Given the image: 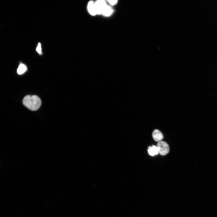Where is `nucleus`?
Segmentation results:
<instances>
[{
	"mask_svg": "<svg viewBox=\"0 0 217 217\" xmlns=\"http://www.w3.org/2000/svg\"><path fill=\"white\" fill-rule=\"evenodd\" d=\"M22 102L25 107L32 111L38 110L40 107L41 103L40 99L36 95L26 96L23 99Z\"/></svg>",
	"mask_w": 217,
	"mask_h": 217,
	"instance_id": "nucleus-1",
	"label": "nucleus"
},
{
	"mask_svg": "<svg viewBox=\"0 0 217 217\" xmlns=\"http://www.w3.org/2000/svg\"><path fill=\"white\" fill-rule=\"evenodd\" d=\"M157 147L159 154L162 156L167 155L170 151L169 145L166 142L162 141L158 142L157 144Z\"/></svg>",
	"mask_w": 217,
	"mask_h": 217,
	"instance_id": "nucleus-2",
	"label": "nucleus"
},
{
	"mask_svg": "<svg viewBox=\"0 0 217 217\" xmlns=\"http://www.w3.org/2000/svg\"><path fill=\"white\" fill-rule=\"evenodd\" d=\"M94 4L97 14H102L104 9L107 6L105 1H98Z\"/></svg>",
	"mask_w": 217,
	"mask_h": 217,
	"instance_id": "nucleus-3",
	"label": "nucleus"
},
{
	"mask_svg": "<svg viewBox=\"0 0 217 217\" xmlns=\"http://www.w3.org/2000/svg\"><path fill=\"white\" fill-rule=\"evenodd\" d=\"M152 136L155 141L157 142L161 141L164 137L162 132L157 129L154 130L152 133Z\"/></svg>",
	"mask_w": 217,
	"mask_h": 217,
	"instance_id": "nucleus-4",
	"label": "nucleus"
},
{
	"mask_svg": "<svg viewBox=\"0 0 217 217\" xmlns=\"http://www.w3.org/2000/svg\"><path fill=\"white\" fill-rule=\"evenodd\" d=\"M88 9L89 12L92 15H94L97 14L95 9V4L93 1H90L89 2Z\"/></svg>",
	"mask_w": 217,
	"mask_h": 217,
	"instance_id": "nucleus-5",
	"label": "nucleus"
},
{
	"mask_svg": "<svg viewBox=\"0 0 217 217\" xmlns=\"http://www.w3.org/2000/svg\"><path fill=\"white\" fill-rule=\"evenodd\" d=\"M148 150V152L150 155L152 156H154L157 155L159 153L158 148L157 147L155 146H150Z\"/></svg>",
	"mask_w": 217,
	"mask_h": 217,
	"instance_id": "nucleus-6",
	"label": "nucleus"
},
{
	"mask_svg": "<svg viewBox=\"0 0 217 217\" xmlns=\"http://www.w3.org/2000/svg\"><path fill=\"white\" fill-rule=\"evenodd\" d=\"M27 70V66L25 65L21 64H20L17 70L18 74L20 75L24 74Z\"/></svg>",
	"mask_w": 217,
	"mask_h": 217,
	"instance_id": "nucleus-7",
	"label": "nucleus"
},
{
	"mask_svg": "<svg viewBox=\"0 0 217 217\" xmlns=\"http://www.w3.org/2000/svg\"><path fill=\"white\" fill-rule=\"evenodd\" d=\"M112 8L107 5L104 9L102 14L106 16H109L112 13Z\"/></svg>",
	"mask_w": 217,
	"mask_h": 217,
	"instance_id": "nucleus-8",
	"label": "nucleus"
},
{
	"mask_svg": "<svg viewBox=\"0 0 217 217\" xmlns=\"http://www.w3.org/2000/svg\"><path fill=\"white\" fill-rule=\"evenodd\" d=\"M36 51L38 53L40 54H42V48L41 45L40 43H39L38 44V46L36 48Z\"/></svg>",
	"mask_w": 217,
	"mask_h": 217,
	"instance_id": "nucleus-9",
	"label": "nucleus"
},
{
	"mask_svg": "<svg viewBox=\"0 0 217 217\" xmlns=\"http://www.w3.org/2000/svg\"><path fill=\"white\" fill-rule=\"evenodd\" d=\"M109 3L111 5H114L117 3V1H108Z\"/></svg>",
	"mask_w": 217,
	"mask_h": 217,
	"instance_id": "nucleus-10",
	"label": "nucleus"
}]
</instances>
